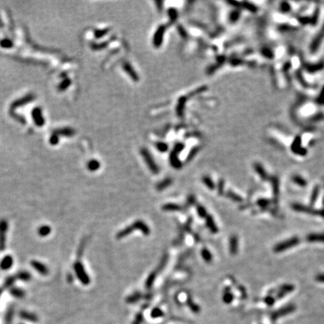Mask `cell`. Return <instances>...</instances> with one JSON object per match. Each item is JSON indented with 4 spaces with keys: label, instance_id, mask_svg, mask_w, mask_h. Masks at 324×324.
<instances>
[{
    "label": "cell",
    "instance_id": "30",
    "mask_svg": "<svg viewBox=\"0 0 324 324\" xmlns=\"http://www.w3.org/2000/svg\"><path fill=\"white\" fill-rule=\"evenodd\" d=\"M1 46L3 47H7V48L11 47V46H12V42H11L10 40L5 39L1 41Z\"/></svg>",
    "mask_w": 324,
    "mask_h": 324
},
{
    "label": "cell",
    "instance_id": "33",
    "mask_svg": "<svg viewBox=\"0 0 324 324\" xmlns=\"http://www.w3.org/2000/svg\"><path fill=\"white\" fill-rule=\"evenodd\" d=\"M197 213L199 214V215L200 216V217H205L206 215V211L203 207H202V206H199V207L197 208Z\"/></svg>",
    "mask_w": 324,
    "mask_h": 324
},
{
    "label": "cell",
    "instance_id": "21",
    "mask_svg": "<svg viewBox=\"0 0 324 324\" xmlns=\"http://www.w3.org/2000/svg\"><path fill=\"white\" fill-rule=\"evenodd\" d=\"M164 314H163V311L161 309H159V308H155V309H153L152 310V313H151V316L153 318H158V317H161V316H163Z\"/></svg>",
    "mask_w": 324,
    "mask_h": 324
},
{
    "label": "cell",
    "instance_id": "1",
    "mask_svg": "<svg viewBox=\"0 0 324 324\" xmlns=\"http://www.w3.org/2000/svg\"><path fill=\"white\" fill-rule=\"evenodd\" d=\"M134 230H140L142 233H143L145 235H148L150 233L149 228H148L147 225L145 223L143 222V221H136V222L133 224L125 228L122 230L120 231L117 235V237L118 238H122L125 236H128L129 233H131L132 231H134Z\"/></svg>",
    "mask_w": 324,
    "mask_h": 324
},
{
    "label": "cell",
    "instance_id": "12",
    "mask_svg": "<svg viewBox=\"0 0 324 324\" xmlns=\"http://www.w3.org/2000/svg\"><path fill=\"white\" fill-rule=\"evenodd\" d=\"M230 251L232 254H236L238 251V239L233 236L230 240Z\"/></svg>",
    "mask_w": 324,
    "mask_h": 324
},
{
    "label": "cell",
    "instance_id": "10",
    "mask_svg": "<svg viewBox=\"0 0 324 324\" xmlns=\"http://www.w3.org/2000/svg\"><path fill=\"white\" fill-rule=\"evenodd\" d=\"M294 286H292V285L290 284H287V285H284V286L281 287L280 289H279V292L277 294V299H281L283 298L284 296H285L287 294H288V293L291 292V291L294 290Z\"/></svg>",
    "mask_w": 324,
    "mask_h": 324
},
{
    "label": "cell",
    "instance_id": "8",
    "mask_svg": "<svg viewBox=\"0 0 324 324\" xmlns=\"http://www.w3.org/2000/svg\"><path fill=\"white\" fill-rule=\"evenodd\" d=\"M13 263L14 260L12 256L7 255L2 260L1 262H0V268L3 270H8L12 267Z\"/></svg>",
    "mask_w": 324,
    "mask_h": 324
},
{
    "label": "cell",
    "instance_id": "18",
    "mask_svg": "<svg viewBox=\"0 0 324 324\" xmlns=\"http://www.w3.org/2000/svg\"><path fill=\"white\" fill-rule=\"evenodd\" d=\"M33 98V97H32V95H29L27 96V97H25L24 98H21L20 100H19V101H17L16 103H14V105H17V106H20V105H25V104H26L27 102H29L30 101H31V100Z\"/></svg>",
    "mask_w": 324,
    "mask_h": 324
},
{
    "label": "cell",
    "instance_id": "24",
    "mask_svg": "<svg viewBox=\"0 0 324 324\" xmlns=\"http://www.w3.org/2000/svg\"><path fill=\"white\" fill-rule=\"evenodd\" d=\"M294 182H296V184H298L299 186H302V187H304L306 184H307V182H306L303 179H302L300 176H295L294 178Z\"/></svg>",
    "mask_w": 324,
    "mask_h": 324
},
{
    "label": "cell",
    "instance_id": "16",
    "mask_svg": "<svg viewBox=\"0 0 324 324\" xmlns=\"http://www.w3.org/2000/svg\"><path fill=\"white\" fill-rule=\"evenodd\" d=\"M17 278L23 281H29L31 279V275L28 272L22 271L17 274Z\"/></svg>",
    "mask_w": 324,
    "mask_h": 324
},
{
    "label": "cell",
    "instance_id": "35",
    "mask_svg": "<svg viewBox=\"0 0 324 324\" xmlns=\"http://www.w3.org/2000/svg\"><path fill=\"white\" fill-rule=\"evenodd\" d=\"M142 321H143V316L141 315V314H138L136 318H135L133 324H140L142 323Z\"/></svg>",
    "mask_w": 324,
    "mask_h": 324
},
{
    "label": "cell",
    "instance_id": "32",
    "mask_svg": "<svg viewBox=\"0 0 324 324\" xmlns=\"http://www.w3.org/2000/svg\"><path fill=\"white\" fill-rule=\"evenodd\" d=\"M170 184V181H165V182H162L160 183V184L158 186V189L159 190H163V189H165V188H167V186H169Z\"/></svg>",
    "mask_w": 324,
    "mask_h": 324
},
{
    "label": "cell",
    "instance_id": "15",
    "mask_svg": "<svg viewBox=\"0 0 324 324\" xmlns=\"http://www.w3.org/2000/svg\"><path fill=\"white\" fill-rule=\"evenodd\" d=\"M51 232V227L48 226V225H43V226L40 227V228L38 229V234H39L40 236L45 237L48 236Z\"/></svg>",
    "mask_w": 324,
    "mask_h": 324
},
{
    "label": "cell",
    "instance_id": "31",
    "mask_svg": "<svg viewBox=\"0 0 324 324\" xmlns=\"http://www.w3.org/2000/svg\"><path fill=\"white\" fill-rule=\"evenodd\" d=\"M275 298H273V296H270L266 297L265 300H264V302H265L268 305H270V306L273 305L274 304V302H275Z\"/></svg>",
    "mask_w": 324,
    "mask_h": 324
},
{
    "label": "cell",
    "instance_id": "34",
    "mask_svg": "<svg viewBox=\"0 0 324 324\" xmlns=\"http://www.w3.org/2000/svg\"><path fill=\"white\" fill-rule=\"evenodd\" d=\"M256 170L257 172H261V173H260V176L262 177L263 179H266L267 178V174H266L265 172H263V169H262L261 167H260V166H256Z\"/></svg>",
    "mask_w": 324,
    "mask_h": 324
},
{
    "label": "cell",
    "instance_id": "39",
    "mask_svg": "<svg viewBox=\"0 0 324 324\" xmlns=\"http://www.w3.org/2000/svg\"><path fill=\"white\" fill-rule=\"evenodd\" d=\"M154 278H155L154 275H150V277L148 278V280H147V282H146V285H147L148 287H150L152 286V284H153Z\"/></svg>",
    "mask_w": 324,
    "mask_h": 324
},
{
    "label": "cell",
    "instance_id": "5",
    "mask_svg": "<svg viewBox=\"0 0 324 324\" xmlns=\"http://www.w3.org/2000/svg\"><path fill=\"white\" fill-rule=\"evenodd\" d=\"M295 309H296V307H295L294 305H287V306H286V307H284L282 308H281V309L277 310V311H274L273 313L271 314L272 320L275 321V320H277L278 317H282V316L287 315V314L292 313V312L294 311Z\"/></svg>",
    "mask_w": 324,
    "mask_h": 324
},
{
    "label": "cell",
    "instance_id": "40",
    "mask_svg": "<svg viewBox=\"0 0 324 324\" xmlns=\"http://www.w3.org/2000/svg\"><path fill=\"white\" fill-rule=\"evenodd\" d=\"M68 86V84L67 80H65L64 81V82H63L62 84V85L60 86V88L62 89H65V88H66Z\"/></svg>",
    "mask_w": 324,
    "mask_h": 324
},
{
    "label": "cell",
    "instance_id": "2",
    "mask_svg": "<svg viewBox=\"0 0 324 324\" xmlns=\"http://www.w3.org/2000/svg\"><path fill=\"white\" fill-rule=\"evenodd\" d=\"M74 268L76 275L78 276L79 280L80 281V282L84 285L89 284L90 281L89 277L86 272L85 271L84 267L83 266V264L81 263L80 262H76V263H74Z\"/></svg>",
    "mask_w": 324,
    "mask_h": 324
},
{
    "label": "cell",
    "instance_id": "26",
    "mask_svg": "<svg viewBox=\"0 0 324 324\" xmlns=\"http://www.w3.org/2000/svg\"><path fill=\"white\" fill-rule=\"evenodd\" d=\"M318 194H319V188H317H317H315V189H314V192H313V194H312L311 199H310V202L313 203V202L316 201Z\"/></svg>",
    "mask_w": 324,
    "mask_h": 324
},
{
    "label": "cell",
    "instance_id": "19",
    "mask_svg": "<svg viewBox=\"0 0 324 324\" xmlns=\"http://www.w3.org/2000/svg\"><path fill=\"white\" fill-rule=\"evenodd\" d=\"M201 254H202V258H203V259L205 260L206 261L210 262L212 260H213V256H212L211 253H210V252L208 250L203 249V250L202 251V253Z\"/></svg>",
    "mask_w": 324,
    "mask_h": 324
},
{
    "label": "cell",
    "instance_id": "7",
    "mask_svg": "<svg viewBox=\"0 0 324 324\" xmlns=\"http://www.w3.org/2000/svg\"><path fill=\"white\" fill-rule=\"evenodd\" d=\"M31 265H32V267H33L38 273H40V275H46L48 274L47 267H46L44 263H40L39 261H37V260H32V263H31Z\"/></svg>",
    "mask_w": 324,
    "mask_h": 324
},
{
    "label": "cell",
    "instance_id": "29",
    "mask_svg": "<svg viewBox=\"0 0 324 324\" xmlns=\"http://www.w3.org/2000/svg\"><path fill=\"white\" fill-rule=\"evenodd\" d=\"M139 299H140V294H136L132 295V296H131L130 297H128V299L127 300V302H131V303H132V302H135L136 301H138Z\"/></svg>",
    "mask_w": 324,
    "mask_h": 324
},
{
    "label": "cell",
    "instance_id": "13",
    "mask_svg": "<svg viewBox=\"0 0 324 324\" xmlns=\"http://www.w3.org/2000/svg\"><path fill=\"white\" fill-rule=\"evenodd\" d=\"M10 294L11 296L16 297V298H23L25 295V292L19 287H11Z\"/></svg>",
    "mask_w": 324,
    "mask_h": 324
},
{
    "label": "cell",
    "instance_id": "22",
    "mask_svg": "<svg viewBox=\"0 0 324 324\" xmlns=\"http://www.w3.org/2000/svg\"><path fill=\"white\" fill-rule=\"evenodd\" d=\"M15 280H16V278L14 276H10L7 278L6 280H5V287H11L14 284V283L15 282Z\"/></svg>",
    "mask_w": 324,
    "mask_h": 324
},
{
    "label": "cell",
    "instance_id": "3",
    "mask_svg": "<svg viewBox=\"0 0 324 324\" xmlns=\"http://www.w3.org/2000/svg\"><path fill=\"white\" fill-rule=\"evenodd\" d=\"M299 242H300L299 238H297V237H293V238L290 239V240L280 242L276 245V246H275V248H274V251L277 252V253L284 251L289 249V248L296 246Z\"/></svg>",
    "mask_w": 324,
    "mask_h": 324
},
{
    "label": "cell",
    "instance_id": "20",
    "mask_svg": "<svg viewBox=\"0 0 324 324\" xmlns=\"http://www.w3.org/2000/svg\"><path fill=\"white\" fill-rule=\"evenodd\" d=\"M56 134L64 135V136H70V135L73 134V132L72 130H71V129L69 128H62L57 131Z\"/></svg>",
    "mask_w": 324,
    "mask_h": 324
},
{
    "label": "cell",
    "instance_id": "28",
    "mask_svg": "<svg viewBox=\"0 0 324 324\" xmlns=\"http://www.w3.org/2000/svg\"><path fill=\"white\" fill-rule=\"evenodd\" d=\"M203 182L205 183L206 186H207L209 188H210V189H213L214 188V183L213 182V181H212L209 178H204L203 179Z\"/></svg>",
    "mask_w": 324,
    "mask_h": 324
},
{
    "label": "cell",
    "instance_id": "36",
    "mask_svg": "<svg viewBox=\"0 0 324 324\" xmlns=\"http://www.w3.org/2000/svg\"><path fill=\"white\" fill-rule=\"evenodd\" d=\"M50 141H51L52 145H56V144H57L58 142H59V139H58V137L57 136V135L54 134L51 137V140H50Z\"/></svg>",
    "mask_w": 324,
    "mask_h": 324
},
{
    "label": "cell",
    "instance_id": "37",
    "mask_svg": "<svg viewBox=\"0 0 324 324\" xmlns=\"http://www.w3.org/2000/svg\"><path fill=\"white\" fill-rule=\"evenodd\" d=\"M258 203H259V205L260 206H262V207H267V206L269 205V201L267 200H260L259 201H258Z\"/></svg>",
    "mask_w": 324,
    "mask_h": 324
},
{
    "label": "cell",
    "instance_id": "23",
    "mask_svg": "<svg viewBox=\"0 0 324 324\" xmlns=\"http://www.w3.org/2000/svg\"><path fill=\"white\" fill-rule=\"evenodd\" d=\"M233 300V296L232 295V294H230V293H226V294L224 295L223 300L225 303H227V304L230 303V302H232Z\"/></svg>",
    "mask_w": 324,
    "mask_h": 324
},
{
    "label": "cell",
    "instance_id": "38",
    "mask_svg": "<svg viewBox=\"0 0 324 324\" xmlns=\"http://www.w3.org/2000/svg\"><path fill=\"white\" fill-rule=\"evenodd\" d=\"M315 279L318 282L324 283V274H319V275H317V276H316Z\"/></svg>",
    "mask_w": 324,
    "mask_h": 324
},
{
    "label": "cell",
    "instance_id": "4",
    "mask_svg": "<svg viewBox=\"0 0 324 324\" xmlns=\"http://www.w3.org/2000/svg\"><path fill=\"white\" fill-rule=\"evenodd\" d=\"M8 228V224L5 220L0 221V250L3 251L5 248L6 244V233Z\"/></svg>",
    "mask_w": 324,
    "mask_h": 324
},
{
    "label": "cell",
    "instance_id": "9",
    "mask_svg": "<svg viewBox=\"0 0 324 324\" xmlns=\"http://www.w3.org/2000/svg\"><path fill=\"white\" fill-rule=\"evenodd\" d=\"M306 239L309 242H324V233H313L308 235Z\"/></svg>",
    "mask_w": 324,
    "mask_h": 324
},
{
    "label": "cell",
    "instance_id": "41",
    "mask_svg": "<svg viewBox=\"0 0 324 324\" xmlns=\"http://www.w3.org/2000/svg\"><path fill=\"white\" fill-rule=\"evenodd\" d=\"M1 294H2V290H0V296H1Z\"/></svg>",
    "mask_w": 324,
    "mask_h": 324
},
{
    "label": "cell",
    "instance_id": "6",
    "mask_svg": "<svg viewBox=\"0 0 324 324\" xmlns=\"http://www.w3.org/2000/svg\"><path fill=\"white\" fill-rule=\"evenodd\" d=\"M32 117H33L35 122L38 126H42L44 124V119L42 116L41 110L39 107H36L32 111Z\"/></svg>",
    "mask_w": 324,
    "mask_h": 324
},
{
    "label": "cell",
    "instance_id": "25",
    "mask_svg": "<svg viewBox=\"0 0 324 324\" xmlns=\"http://www.w3.org/2000/svg\"><path fill=\"white\" fill-rule=\"evenodd\" d=\"M98 161H92L91 162H89L88 165V168L89 170H90L93 171V170H97L98 168Z\"/></svg>",
    "mask_w": 324,
    "mask_h": 324
},
{
    "label": "cell",
    "instance_id": "17",
    "mask_svg": "<svg viewBox=\"0 0 324 324\" xmlns=\"http://www.w3.org/2000/svg\"><path fill=\"white\" fill-rule=\"evenodd\" d=\"M163 209L166 211H178L181 208L176 204H167V205L164 206Z\"/></svg>",
    "mask_w": 324,
    "mask_h": 324
},
{
    "label": "cell",
    "instance_id": "11",
    "mask_svg": "<svg viewBox=\"0 0 324 324\" xmlns=\"http://www.w3.org/2000/svg\"><path fill=\"white\" fill-rule=\"evenodd\" d=\"M20 316L22 319L26 320V321H31V322L38 321V317L35 314L30 313V312L26 311V310H22V311L20 312Z\"/></svg>",
    "mask_w": 324,
    "mask_h": 324
},
{
    "label": "cell",
    "instance_id": "27",
    "mask_svg": "<svg viewBox=\"0 0 324 324\" xmlns=\"http://www.w3.org/2000/svg\"><path fill=\"white\" fill-rule=\"evenodd\" d=\"M188 306H189V307H190L191 309H192L194 312H195V313H198V312L200 311L199 307H198L197 305H194L192 302H191V301H188Z\"/></svg>",
    "mask_w": 324,
    "mask_h": 324
},
{
    "label": "cell",
    "instance_id": "14",
    "mask_svg": "<svg viewBox=\"0 0 324 324\" xmlns=\"http://www.w3.org/2000/svg\"><path fill=\"white\" fill-rule=\"evenodd\" d=\"M206 225L213 233L218 232V227L211 216H207V218H206Z\"/></svg>",
    "mask_w": 324,
    "mask_h": 324
}]
</instances>
